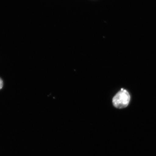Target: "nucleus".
I'll return each instance as SVG.
<instances>
[{"instance_id":"obj_1","label":"nucleus","mask_w":156,"mask_h":156,"mask_svg":"<svg viewBox=\"0 0 156 156\" xmlns=\"http://www.w3.org/2000/svg\"><path fill=\"white\" fill-rule=\"evenodd\" d=\"M130 98V95L128 91L122 88L113 98V105L118 108H125L129 104Z\"/></svg>"},{"instance_id":"obj_2","label":"nucleus","mask_w":156,"mask_h":156,"mask_svg":"<svg viewBox=\"0 0 156 156\" xmlns=\"http://www.w3.org/2000/svg\"><path fill=\"white\" fill-rule=\"evenodd\" d=\"M3 87V82L1 78H0V90L2 89Z\"/></svg>"}]
</instances>
